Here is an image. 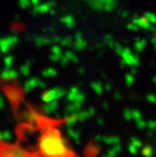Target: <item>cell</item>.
I'll use <instances>...</instances> for the list:
<instances>
[{"label":"cell","mask_w":156,"mask_h":157,"mask_svg":"<svg viewBox=\"0 0 156 157\" xmlns=\"http://www.w3.org/2000/svg\"><path fill=\"white\" fill-rule=\"evenodd\" d=\"M40 148L44 157H80L56 128L49 129L41 137Z\"/></svg>","instance_id":"cell-1"}]
</instances>
